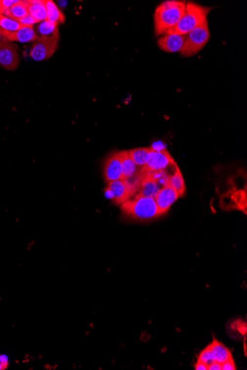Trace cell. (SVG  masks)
Segmentation results:
<instances>
[{"instance_id":"obj_1","label":"cell","mask_w":247,"mask_h":370,"mask_svg":"<svg viewBox=\"0 0 247 370\" xmlns=\"http://www.w3.org/2000/svg\"><path fill=\"white\" fill-rule=\"evenodd\" d=\"M185 8L186 3L183 1L169 0L160 4L154 14L156 35L168 34L181 20Z\"/></svg>"},{"instance_id":"obj_2","label":"cell","mask_w":247,"mask_h":370,"mask_svg":"<svg viewBox=\"0 0 247 370\" xmlns=\"http://www.w3.org/2000/svg\"><path fill=\"white\" fill-rule=\"evenodd\" d=\"M124 215L138 221H148L161 216L155 198L136 194L122 203Z\"/></svg>"},{"instance_id":"obj_3","label":"cell","mask_w":247,"mask_h":370,"mask_svg":"<svg viewBox=\"0 0 247 370\" xmlns=\"http://www.w3.org/2000/svg\"><path fill=\"white\" fill-rule=\"evenodd\" d=\"M211 8L189 2L186 4L185 10L175 27L170 32L174 34L186 35L207 20V15Z\"/></svg>"},{"instance_id":"obj_4","label":"cell","mask_w":247,"mask_h":370,"mask_svg":"<svg viewBox=\"0 0 247 370\" xmlns=\"http://www.w3.org/2000/svg\"><path fill=\"white\" fill-rule=\"evenodd\" d=\"M184 46L180 53L184 57H190L197 54L210 40V33L208 22H203L194 30L185 35Z\"/></svg>"},{"instance_id":"obj_5","label":"cell","mask_w":247,"mask_h":370,"mask_svg":"<svg viewBox=\"0 0 247 370\" xmlns=\"http://www.w3.org/2000/svg\"><path fill=\"white\" fill-rule=\"evenodd\" d=\"M59 30L51 36H39L30 47V57L36 62H43L50 59L59 47Z\"/></svg>"},{"instance_id":"obj_6","label":"cell","mask_w":247,"mask_h":370,"mask_svg":"<svg viewBox=\"0 0 247 370\" xmlns=\"http://www.w3.org/2000/svg\"><path fill=\"white\" fill-rule=\"evenodd\" d=\"M136 187L129 181H111L107 184L106 195L111 199L113 203L122 205L136 194Z\"/></svg>"},{"instance_id":"obj_7","label":"cell","mask_w":247,"mask_h":370,"mask_svg":"<svg viewBox=\"0 0 247 370\" xmlns=\"http://www.w3.org/2000/svg\"><path fill=\"white\" fill-rule=\"evenodd\" d=\"M175 164H176V162L166 149L155 151L152 149L148 157V162L142 169L143 170L152 172L165 170Z\"/></svg>"},{"instance_id":"obj_8","label":"cell","mask_w":247,"mask_h":370,"mask_svg":"<svg viewBox=\"0 0 247 370\" xmlns=\"http://www.w3.org/2000/svg\"><path fill=\"white\" fill-rule=\"evenodd\" d=\"M18 50L11 42L5 39L0 43V66L7 70L17 69L20 65Z\"/></svg>"},{"instance_id":"obj_9","label":"cell","mask_w":247,"mask_h":370,"mask_svg":"<svg viewBox=\"0 0 247 370\" xmlns=\"http://www.w3.org/2000/svg\"><path fill=\"white\" fill-rule=\"evenodd\" d=\"M179 197V194L171 185H165L160 189L154 198L161 216L168 212L171 206Z\"/></svg>"},{"instance_id":"obj_10","label":"cell","mask_w":247,"mask_h":370,"mask_svg":"<svg viewBox=\"0 0 247 370\" xmlns=\"http://www.w3.org/2000/svg\"><path fill=\"white\" fill-rule=\"evenodd\" d=\"M104 177L107 183L119 181L122 178V164L120 152L108 157L104 164Z\"/></svg>"},{"instance_id":"obj_11","label":"cell","mask_w":247,"mask_h":370,"mask_svg":"<svg viewBox=\"0 0 247 370\" xmlns=\"http://www.w3.org/2000/svg\"><path fill=\"white\" fill-rule=\"evenodd\" d=\"M0 33L9 42H18L20 43H33L39 38L33 26L22 25V27L14 33L0 29Z\"/></svg>"},{"instance_id":"obj_12","label":"cell","mask_w":247,"mask_h":370,"mask_svg":"<svg viewBox=\"0 0 247 370\" xmlns=\"http://www.w3.org/2000/svg\"><path fill=\"white\" fill-rule=\"evenodd\" d=\"M185 35L170 34L164 35L158 39L157 44L158 47L167 53H176L181 51L185 41Z\"/></svg>"},{"instance_id":"obj_13","label":"cell","mask_w":247,"mask_h":370,"mask_svg":"<svg viewBox=\"0 0 247 370\" xmlns=\"http://www.w3.org/2000/svg\"><path fill=\"white\" fill-rule=\"evenodd\" d=\"M121 159L122 164V180L127 181L136 176L139 173L141 169H138L136 163L130 158L129 150L120 152Z\"/></svg>"},{"instance_id":"obj_14","label":"cell","mask_w":247,"mask_h":370,"mask_svg":"<svg viewBox=\"0 0 247 370\" xmlns=\"http://www.w3.org/2000/svg\"><path fill=\"white\" fill-rule=\"evenodd\" d=\"M28 14L38 23L47 20V10L44 0H30L28 1Z\"/></svg>"},{"instance_id":"obj_15","label":"cell","mask_w":247,"mask_h":370,"mask_svg":"<svg viewBox=\"0 0 247 370\" xmlns=\"http://www.w3.org/2000/svg\"><path fill=\"white\" fill-rule=\"evenodd\" d=\"M210 349H211L212 353L214 357L215 361L223 364L225 361L232 358V353L229 349L226 347H225L223 344L218 342L216 339H214L210 345Z\"/></svg>"},{"instance_id":"obj_16","label":"cell","mask_w":247,"mask_h":370,"mask_svg":"<svg viewBox=\"0 0 247 370\" xmlns=\"http://www.w3.org/2000/svg\"><path fill=\"white\" fill-rule=\"evenodd\" d=\"M28 14V1H18L12 7L4 12L3 15L13 20L20 21Z\"/></svg>"},{"instance_id":"obj_17","label":"cell","mask_w":247,"mask_h":370,"mask_svg":"<svg viewBox=\"0 0 247 370\" xmlns=\"http://www.w3.org/2000/svg\"><path fill=\"white\" fill-rule=\"evenodd\" d=\"M46 7L47 10V20L49 21L56 23L58 25L65 23V15L53 1L46 0Z\"/></svg>"},{"instance_id":"obj_18","label":"cell","mask_w":247,"mask_h":370,"mask_svg":"<svg viewBox=\"0 0 247 370\" xmlns=\"http://www.w3.org/2000/svg\"><path fill=\"white\" fill-rule=\"evenodd\" d=\"M152 150V147L137 148L129 150L130 158L138 167L142 169L148 162V157Z\"/></svg>"},{"instance_id":"obj_19","label":"cell","mask_w":247,"mask_h":370,"mask_svg":"<svg viewBox=\"0 0 247 370\" xmlns=\"http://www.w3.org/2000/svg\"><path fill=\"white\" fill-rule=\"evenodd\" d=\"M168 185L173 188L179 194L180 197L183 196L186 191L185 183L182 174L179 168L175 171V173L170 178Z\"/></svg>"},{"instance_id":"obj_20","label":"cell","mask_w":247,"mask_h":370,"mask_svg":"<svg viewBox=\"0 0 247 370\" xmlns=\"http://www.w3.org/2000/svg\"><path fill=\"white\" fill-rule=\"evenodd\" d=\"M58 26L59 25L56 24V23H51L48 20H45V21L39 23V24L36 26L35 31H36V34L38 35L39 37V36H51L57 30H59Z\"/></svg>"},{"instance_id":"obj_21","label":"cell","mask_w":247,"mask_h":370,"mask_svg":"<svg viewBox=\"0 0 247 370\" xmlns=\"http://www.w3.org/2000/svg\"><path fill=\"white\" fill-rule=\"evenodd\" d=\"M22 27L20 22L13 20L6 16L0 14V29L5 31L14 33Z\"/></svg>"},{"instance_id":"obj_22","label":"cell","mask_w":247,"mask_h":370,"mask_svg":"<svg viewBox=\"0 0 247 370\" xmlns=\"http://www.w3.org/2000/svg\"><path fill=\"white\" fill-rule=\"evenodd\" d=\"M197 361L203 363V364H206L207 367L214 362V357H213V353H212L210 345H208L207 347L205 348L204 349H203V350L200 352V353L199 354L198 358Z\"/></svg>"},{"instance_id":"obj_23","label":"cell","mask_w":247,"mask_h":370,"mask_svg":"<svg viewBox=\"0 0 247 370\" xmlns=\"http://www.w3.org/2000/svg\"><path fill=\"white\" fill-rule=\"evenodd\" d=\"M19 22H20L21 25L23 26H33L34 24L39 23L34 18H33V17H32V16H30V14H27L26 17H25L24 18L22 19V20H20Z\"/></svg>"},{"instance_id":"obj_24","label":"cell","mask_w":247,"mask_h":370,"mask_svg":"<svg viewBox=\"0 0 247 370\" xmlns=\"http://www.w3.org/2000/svg\"><path fill=\"white\" fill-rule=\"evenodd\" d=\"M222 370H236V367H235V362H234L233 358H229L227 361H225L224 363L222 364Z\"/></svg>"},{"instance_id":"obj_25","label":"cell","mask_w":247,"mask_h":370,"mask_svg":"<svg viewBox=\"0 0 247 370\" xmlns=\"http://www.w3.org/2000/svg\"><path fill=\"white\" fill-rule=\"evenodd\" d=\"M0 2H1L2 9H3L4 12H5V11H7V10L9 9L11 7H12L14 4L18 2V0H0Z\"/></svg>"},{"instance_id":"obj_26","label":"cell","mask_w":247,"mask_h":370,"mask_svg":"<svg viewBox=\"0 0 247 370\" xmlns=\"http://www.w3.org/2000/svg\"><path fill=\"white\" fill-rule=\"evenodd\" d=\"M235 324H236L237 330H238L241 334L246 335V333H247V324H246V323H244V322H241V323H239V322H235Z\"/></svg>"},{"instance_id":"obj_27","label":"cell","mask_w":247,"mask_h":370,"mask_svg":"<svg viewBox=\"0 0 247 370\" xmlns=\"http://www.w3.org/2000/svg\"><path fill=\"white\" fill-rule=\"evenodd\" d=\"M207 370H222V364L217 362V361H214L213 364L208 366Z\"/></svg>"},{"instance_id":"obj_28","label":"cell","mask_w":247,"mask_h":370,"mask_svg":"<svg viewBox=\"0 0 247 370\" xmlns=\"http://www.w3.org/2000/svg\"><path fill=\"white\" fill-rule=\"evenodd\" d=\"M207 369H208V367L206 364L199 362V361H197L196 366H195V370H207Z\"/></svg>"},{"instance_id":"obj_29","label":"cell","mask_w":247,"mask_h":370,"mask_svg":"<svg viewBox=\"0 0 247 370\" xmlns=\"http://www.w3.org/2000/svg\"><path fill=\"white\" fill-rule=\"evenodd\" d=\"M0 362L2 363L3 365L4 368L6 369L8 366V358L6 355H0Z\"/></svg>"},{"instance_id":"obj_30","label":"cell","mask_w":247,"mask_h":370,"mask_svg":"<svg viewBox=\"0 0 247 370\" xmlns=\"http://www.w3.org/2000/svg\"><path fill=\"white\" fill-rule=\"evenodd\" d=\"M5 38L3 37V36H2V33H0V43H2V41L5 40Z\"/></svg>"},{"instance_id":"obj_31","label":"cell","mask_w":247,"mask_h":370,"mask_svg":"<svg viewBox=\"0 0 247 370\" xmlns=\"http://www.w3.org/2000/svg\"><path fill=\"white\" fill-rule=\"evenodd\" d=\"M3 9H2V5H1V2H0V14H2V15H3Z\"/></svg>"},{"instance_id":"obj_32","label":"cell","mask_w":247,"mask_h":370,"mask_svg":"<svg viewBox=\"0 0 247 370\" xmlns=\"http://www.w3.org/2000/svg\"><path fill=\"white\" fill-rule=\"evenodd\" d=\"M5 370V368H4L3 365H2V363L0 362V370Z\"/></svg>"}]
</instances>
